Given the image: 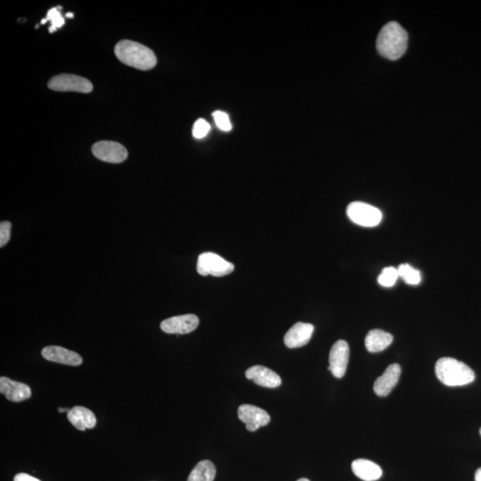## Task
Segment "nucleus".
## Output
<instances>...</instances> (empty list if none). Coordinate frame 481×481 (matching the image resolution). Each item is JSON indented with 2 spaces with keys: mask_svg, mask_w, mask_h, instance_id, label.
<instances>
[{
  "mask_svg": "<svg viewBox=\"0 0 481 481\" xmlns=\"http://www.w3.org/2000/svg\"><path fill=\"white\" fill-rule=\"evenodd\" d=\"M399 277L398 269L394 266H387L382 269L380 276H378V283L384 287H392L395 286Z\"/></svg>",
  "mask_w": 481,
  "mask_h": 481,
  "instance_id": "412c9836",
  "label": "nucleus"
},
{
  "mask_svg": "<svg viewBox=\"0 0 481 481\" xmlns=\"http://www.w3.org/2000/svg\"><path fill=\"white\" fill-rule=\"evenodd\" d=\"M245 377L256 384L265 388H277L282 384V380L276 372L263 366H254L248 368Z\"/></svg>",
  "mask_w": 481,
  "mask_h": 481,
  "instance_id": "ddd939ff",
  "label": "nucleus"
},
{
  "mask_svg": "<svg viewBox=\"0 0 481 481\" xmlns=\"http://www.w3.org/2000/svg\"><path fill=\"white\" fill-rule=\"evenodd\" d=\"M69 422L80 431L93 429L97 426V417L92 411L84 406H75L67 414Z\"/></svg>",
  "mask_w": 481,
  "mask_h": 481,
  "instance_id": "dca6fc26",
  "label": "nucleus"
},
{
  "mask_svg": "<svg viewBox=\"0 0 481 481\" xmlns=\"http://www.w3.org/2000/svg\"><path fill=\"white\" fill-rule=\"evenodd\" d=\"M406 31L399 23L391 22L384 27L378 35L377 50L381 55L389 60H396L405 54L407 48Z\"/></svg>",
  "mask_w": 481,
  "mask_h": 481,
  "instance_id": "f03ea898",
  "label": "nucleus"
},
{
  "mask_svg": "<svg viewBox=\"0 0 481 481\" xmlns=\"http://www.w3.org/2000/svg\"><path fill=\"white\" fill-rule=\"evenodd\" d=\"M198 272L200 275L224 276L229 275L234 270V266L220 255L213 252H205L198 257Z\"/></svg>",
  "mask_w": 481,
  "mask_h": 481,
  "instance_id": "39448f33",
  "label": "nucleus"
},
{
  "mask_svg": "<svg viewBox=\"0 0 481 481\" xmlns=\"http://www.w3.org/2000/svg\"><path fill=\"white\" fill-rule=\"evenodd\" d=\"M216 476V467L208 460L201 461L192 470L188 481H213Z\"/></svg>",
  "mask_w": 481,
  "mask_h": 481,
  "instance_id": "6ab92c4d",
  "label": "nucleus"
},
{
  "mask_svg": "<svg viewBox=\"0 0 481 481\" xmlns=\"http://www.w3.org/2000/svg\"><path fill=\"white\" fill-rule=\"evenodd\" d=\"M60 9L62 8H60L59 6L58 9H51L48 12L47 18L42 20L41 23H45V22H48V21H50L51 27L49 28L50 33H54V31L59 29V28L64 26L65 19L63 18L61 12L59 11Z\"/></svg>",
  "mask_w": 481,
  "mask_h": 481,
  "instance_id": "4be33fe9",
  "label": "nucleus"
},
{
  "mask_svg": "<svg viewBox=\"0 0 481 481\" xmlns=\"http://www.w3.org/2000/svg\"><path fill=\"white\" fill-rule=\"evenodd\" d=\"M480 437H481V428H480Z\"/></svg>",
  "mask_w": 481,
  "mask_h": 481,
  "instance_id": "c756f323",
  "label": "nucleus"
},
{
  "mask_svg": "<svg viewBox=\"0 0 481 481\" xmlns=\"http://www.w3.org/2000/svg\"><path fill=\"white\" fill-rule=\"evenodd\" d=\"M12 224L9 221H2L0 224V247L3 248L9 243L11 237Z\"/></svg>",
  "mask_w": 481,
  "mask_h": 481,
  "instance_id": "393cba45",
  "label": "nucleus"
},
{
  "mask_svg": "<svg viewBox=\"0 0 481 481\" xmlns=\"http://www.w3.org/2000/svg\"><path fill=\"white\" fill-rule=\"evenodd\" d=\"M42 357L51 362L77 367L83 363V358L75 351L59 346H48L41 351Z\"/></svg>",
  "mask_w": 481,
  "mask_h": 481,
  "instance_id": "9b49d317",
  "label": "nucleus"
},
{
  "mask_svg": "<svg viewBox=\"0 0 481 481\" xmlns=\"http://www.w3.org/2000/svg\"><path fill=\"white\" fill-rule=\"evenodd\" d=\"M13 481H41L27 473H19L16 475Z\"/></svg>",
  "mask_w": 481,
  "mask_h": 481,
  "instance_id": "a878e982",
  "label": "nucleus"
},
{
  "mask_svg": "<svg viewBox=\"0 0 481 481\" xmlns=\"http://www.w3.org/2000/svg\"><path fill=\"white\" fill-rule=\"evenodd\" d=\"M115 55L121 63L131 67L148 71L156 67L157 58L149 48L138 42L124 40L115 47Z\"/></svg>",
  "mask_w": 481,
  "mask_h": 481,
  "instance_id": "f257e3e1",
  "label": "nucleus"
},
{
  "mask_svg": "<svg viewBox=\"0 0 481 481\" xmlns=\"http://www.w3.org/2000/svg\"><path fill=\"white\" fill-rule=\"evenodd\" d=\"M198 325V315L188 314L165 319L161 323V329L170 335H187L194 332Z\"/></svg>",
  "mask_w": 481,
  "mask_h": 481,
  "instance_id": "1a4fd4ad",
  "label": "nucleus"
},
{
  "mask_svg": "<svg viewBox=\"0 0 481 481\" xmlns=\"http://www.w3.org/2000/svg\"><path fill=\"white\" fill-rule=\"evenodd\" d=\"M398 271L399 277H401L410 286H417L422 280L419 270L414 269L412 266L406 264V263L399 265Z\"/></svg>",
  "mask_w": 481,
  "mask_h": 481,
  "instance_id": "aec40b11",
  "label": "nucleus"
},
{
  "mask_svg": "<svg viewBox=\"0 0 481 481\" xmlns=\"http://www.w3.org/2000/svg\"><path fill=\"white\" fill-rule=\"evenodd\" d=\"M400 374H401V367L399 364H392L389 366L384 373L374 382L375 394L379 396H388L398 384Z\"/></svg>",
  "mask_w": 481,
  "mask_h": 481,
  "instance_id": "4468645a",
  "label": "nucleus"
},
{
  "mask_svg": "<svg viewBox=\"0 0 481 481\" xmlns=\"http://www.w3.org/2000/svg\"><path fill=\"white\" fill-rule=\"evenodd\" d=\"M314 330L313 325L298 322L286 333L284 336V344L289 349L303 347L310 342Z\"/></svg>",
  "mask_w": 481,
  "mask_h": 481,
  "instance_id": "f8f14e48",
  "label": "nucleus"
},
{
  "mask_svg": "<svg viewBox=\"0 0 481 481\" xmlns=\"http://www.w3.org/2000/svg\"><path fill=\"white\" fill-rule=\"evenodd\" d=\"M238 417L249 431H256L259 428L268 426L270 416L265 410L252 405H242L238 409Z\"/></svg>",
  "mask_w": 481,
  "mask_h": 481,
  "instance_id": "9d476101",
  "label": "nucleus"
},
{
  "mask_svg": "<svg viewBox=\"0 0 481 481\" xmlns=\"http://www.w3.org/2000/svg\"><path fill=\"white\" fill-rule=\"evenodd\" d=\"M48 87L59 92L90 93L93 90L92 83L82 77L73 75H60L49 80Z\"/></svg>",
  "mask_w": 481,
  "mask_h": 481,
  "instance_id": "423d86ee",
  "label": "nucleus"
},
{
  "mask_svg": "<svg viewBox=\"0 0 481 481\" xmlns=\"http://www.w3.org/2000/svg\"><path fill=\"white\" fill-rule=\"evenodd\" d=\"M210 131V125L203 119H199L195 121L194 128H193V136L195 139H201L205 138Z\"/></svg>",
  "mask_w": 481,
  "mask_h": 481,
  "instance_id": "b1692460",
  "label": "nucleus"
},
{
  "mask_svg": "<svg viewBox=\"0 0 481 481\" xmlns=\"http://www.w3.org/2000/svg\"><path fill=\"white\" fill-rule=\"evenodd\" d=\"M347 215L352 222L364 227H377L382 220L380 210L362 202H351L347 206Z\"/></svg>",
  "mask_w": 481,
  "mask_h": 481,
  "instance_id": "20e7f679",
  "label": "nucleus"
},
{
  "mask_svg": "<svg viewBox=\"0 0 481 481\" xmlns=\"http://www.w3.org/2000/svg\"><path fill=\"white\" fill-rule=\"evenodd\" d=\"M475 481H481V468L477 470L475 473Z\"/></svg>",
  "mask_w": 481,
  "mask_h": 481,
  "instance_id": "bb28decb",
  "label": "nucleus"
},
{
  "mask_svg": "<svg viewBox=\"0 0 481 481\" xmlns=\"http://www.w3.org/2000/svg\"><path fill=\"white\" fill-rule=\"evenodd\" d=\"M393 342V336L391 333L382 331L380 329L372 330L367 333L364 344L368 351L371 353L381 352L387 349Z\"/></svg>",
  "mask_w": 481,
  "mask_h": 481,
  "instance_id": "a211bd4d",
  "label": "nucleus"
},
{
  "mask_svg": "<svg viewBox=\"0 0 481 481\" xmlns=\"http://www.w3.org/2000/svg\"><path fill=\"white\" fill-rule=\"evenodd\" d=\"M66 17H69V18H72V17H73V13H68L67 15H66Z\"/></svg>",
  "mask_w": 481,
  "mask_h": 481,
  "instance_id": "cd10ccee",
  "label": "nucleus"
},
{
  "mask_svg": "<svg viewBox=\"0 0 481 481\" xmlns=\"http://www.w3.org/2000/svg\"><path fill=\"white\" fill-rule=\"evenodd\" d=\"M349 360V344L343 340H337L330 351L328 370L333 377L342 378L346 374Z\"/></svg>",
  "mask_w": 481,
  "mask_h": 481,
  "instance_id": "0eeeda50",
  "label": "nucleus"
},
{
  "mask_svg": "<svg viewBox=\"0 0 481 481\" xmlns=\"http://www.w3.org/2000/svg\"><path fill=\"white\" fill-rule=\"evenodd\" d=\"M94 156L109 163H121L128 158V151L121 144L114 141H100L92 146Z\"/></svg>",
  "mask_w": 481,
  "mask_h": 481,
  "instance_id": "6e6552de",
  "label": "nucleus"
},
{
  "mask_svg": "<svg viewBox=\"0 0 481 481\" xmlns=\"http://www.w3.org/2000/svg\"><path fill=\"white\" fill-rule=\"evenodd\" d=\"M214 121L217 126V128L222 131H230L232 129V124L229 117L226 112L221 111H216L213 112Z\"/></svg>",
  "mask_w": 481,
  "mask_h": 481,
  "instance_id": "5701e85b",
  "label": "nucleus"
},
{
  "mask_svg": "<svg viewBox=\"0 0 481 481\" xmlns=\"http://www.w3.org/2000/svg\"><path fill=\"white\" fill-rule=\"evenodd\" d=\"M435 374L442 384L449 387H458L472 384L475 374L472 368L453 357H442L435 366Z\"/></svg>",
  "mask_w": 481,
  "mask_h": 481,
  "instance_id": "7ed1b4c3",
  "label": "nucleus"
},
{
  "mask_svg": "<svg viewBox=\"0 0 481 481\" xmlns=\"http://www.w3.org/2000/svg\"><path fill=\"white\" fill-rule=\"evenodd\" d=\"M0 392L12 402H22L31 396L29 386L6 377L0 378Z\"/></svg>",
  "mask_w": 481,
  "mask_h": 481,
  "instance_id": "2eb2a0df",
  "label": "nucleus"
},
{
  "mask_svg": "<svg viewBox=\"0 0 481 481\" xmlns=\"http://www.w3.org/2000/svg\"><path fill=\"white\" fill-rule=\"evenodd\" d=\"M297 481H310V480H308V479H305V477H303V479H300V480H297Z\"/></svg>",
  "mask_w": 481,
  "mask_h": 481,
  "instance_id": "c85d7f7f",
  "label": "nucleus"
},
{
  "mask_svg": "<svg viewBox=\"0 0 481 481\" xmlns=\"http://www.w3.org/2000/svg\"><path fill=\"white\" fill-rule=\"evenodd\" d=\"M351 467L355 475L364 481L378 480L382 475L381 467L369 460H355Z\"/></svg>",
  "mask_w": 481,
  "mask_h": 481,
  "instance_id": "f3484780",
  "label": "nucleus"
}]
</instances>
